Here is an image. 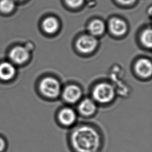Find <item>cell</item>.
<instances>
[{"label": "cell", "mask_w": 152, "mask_h": 152, "mask_svg": "<svg viewBox=\"0 0 152 152\" xmlns=\"http://www.w3.org/2000/svg\"><path fill=\"white\" fill-rule=\"evenodd\" d=\"M102 142L98 131L88 125L75 128L69 137V144L73 152H99Z\"/></svg>", "instance_id": "6da1fadb"}, {"label": "cell", "mask_w": 152, "mask_h": 152, "mask_svg": "<svg viewBox=\"0 0 152 152\" xmlns=\"http://www.w3.org/2000/svg\"><path fill=\"white\" fill-rule=\"evenodd\" d=\"M98 41L91 34H84L80 37L76 42L77 50L83 54H88L93 52L96 48Z\"/></svg>", "instance_id": "5b68a950"}, {"label": "cell", "mask_w": 152, "mask_h": 152, "mask_svg": "<svg viewBox=\"0 0 152 152\" xmlns=\"http://www.w3.org/2000/svg\"><path fill=\"white\" fill-rule=\"evenodd\" d=\"M115 91L113 87L109 83L102 82L96 85L92 91L93 100L100 103H107L115 97Z\"/></svg>", "instance_id": "7a4b0ae2"}, {"label": "cell", "mask_w": 152, "mask_h": 152, "mask_svg": "<svg viewBox=\"0 0 152 152\" xmlns=\"http://www.w3.org/2000/svg\"><path fill=\"white\" fill-rule=\"evenodd\" d=\"M19 1H22V0H19Z\"/></svg>", "instance_id": "d6986e66"}, {"label": "cell", "mask_w": 152, "mask_h": 152, "mask_svg": "<svg viewBox=\"0 0 152 152\" xmlns=\"http://www.w3.org/2000/svg\"><path fill=\"white\" fill-rule=\"evenodd\" d=\"M104 24L100 20H94L92 21L88 26V30L90 34L94 37L102 34L104 31Z\"/></svg>", "instance_id": "7c38bea8"}, {"label": "cell", "mask_w": 152, "mask_h": 152, "mask_svg": "<svg viewBox=\"0 0 152 152\" xmlns=\"http://www.w3.org/2000/svg\"><path fill=\"white\" fill-rule=\"evenodd\" d=\"M15 7V3L13 0H1L0 11L4 13H8L12 11Z\"/></svg>", "instance_id": "9a60e30c"}, {"label": "cell", "mask_w": 152, "mask_h": 152, "mask_svg": "<svg viewBox=\"0 0 152 152\" xmlns=\"http://www.w3.org/2000/svg\"><path fill=\"white\" fill-rule=\"evenodd\" d=\"M75 110L70 107H64L58 113V120L64 126H69L73 125L77 120Z\"/></svg>", "instance_id": "9c48e42d"}, {"label": "cell", "mask_w": 152, "mask_h": 152, "mask_svg": "<svg viewBox=\"0 0 152 152\" xmlns=\"http://www.w3.org/2000/svg\"><path fill=\"white\" fill-rule=\"evenodd\" d=\"M152 33L151 28L145 29L141 34L140 39L142 44L146 48L150 49L152 46Z\"/></svg>", "instance_id": "5bb4252c"}, {"label": "cell", "mask_w": 152, "mask_h": 152, "mask_svg": "<svg viewBox=\"0 0 152 152\" xmlns=\"http://www.w3.org/2000/svg\"><path fill=\"white\" fill-rule=\"evenodd\" d=\"M39 90L42 94L48 98L57 97L61 90L59 81L52 77H46L39 84Z\"/></svg>", "instance_id": "3957f363"}, {"label": "cell", "mask_w": 152, "mask_h": 152, "mask_svg": "<svg viewBox=\"0 0 152 152\" xmlns=\"http://www.w3.org/2000/svg\"><path fill=\"white\" fill-rule=\"evenodd\" d=\"M7 147V142L4 137L0 135V152H4Z\"/></svg>", "instance_id": "e0dca14e"}, {"label": "cell", "mask_w": 152, "mask_h": 152, "mask_svg": "<svg viewBox=\"0 0 152 152\" xmlns=\"http://www.w3.org/2000/svg\"><path fill=\"white\" fill-rule=\"evenodd\" d=\"M58 27L59 24L58 20L52 17L46 18L42 23L43 30L48 34L55 33L57 31Z\"/></svg>", "instance_id": "4fadbf2b"}, {"label": "cell", "mask_w": 152, "mask_h": 152, "mask_svg": "<svg viewBox=\"0 0 152 152\" xmlns=\"http://www.w3.org/2000/svg\"><path fill=\"white\" fill-rule=\"evenodd\" d=\"M16 66L8 60L0 62V81L8 83L12 81L17 75Z\"/></svg>", "instance_id": "8992f818"}, {"label": "cell", "mask_w": 152, "mask_h": 152, "mask_svg": "<svg viewBox=\"0 0 152 152\" xmlns=\"http://www.w3.org/2000/svg\"><path fill=\"white\" fill-rule=\"evenodd\" d=\"M78 109L82 115L90 116L95 113L97 109V106L96 102L93 99L86 98L80 102Z\"/></svg>", "instance_id": "30bf717a"}, {"label": "cell", "mask_w": 152, "mask_h": 152, "mask_svg": "<svg viewBox=\"0 0 152 152\" xmlns=\"http://www.w3.org/2000/svg\"><path fill=\"white\" fill-rule=\"evenodd\" d=\"M65 1L69 6L75 8L81 5L84 0H65Z\"/></svg>", "instance_id": "2e32d148"}, {"label": "cell", "mask_w": 152, "mask_h": 152, "mask_svg": "<svg viewBox=\"0 0 152 152\" xmlns=\"http://www.w3.org/2000/svg\"><path fill=\"white\" fill-rule=\"evenodd\" d=\"M135 71L137 74L142 78H148L152 73V64L147 58L138 59L135 65Z\"/></svg>", "instance_id": "ba28073f"}, {"label": "cell", "mask_w": 152, "mask_h": 152, "mask_svg": "<svg viewBox=\"0 0 152 152\" xmlns=\"http://www.w3.org/2000/svg\"><path fill=\"white\" fill-rule=\"evenodd\" d=\"M109 27L111 33L116 36H122L127 30L126 23L124 20L118 18L111 19L109 23Z\"/></svg>", "instance_id": "8fae6325"}, {"label": "cell", "mask_w": 152, "mask_h": 152, "mask_svg": "<svg viewBox=\"0 0 152 152\" xmlns=\"http://www.w3.org/2000/svg\"><path fill=\"white\" fill-rule=\"evenodd\" d=\"M82 96V91L80 87L71 84L67 86L63 90L62 97L65 102L69 103H74L78 102Z\"/></svg>", "instance_id": "52a82bcc"}, {"label": "cell", "mask_w": 152, "mask_h": 152, "mask_svg": "<svg viewBox=\"0 0 152 152\" xmlns=\"http://www.w3.org/2000/svg\"><path fill=\"white\" fill-rule=\"evenodd\" d=\"M30 56V50L22 45H15L8 52V61L15 66L24 65L28 61Z\"/></svg>", "instance_id": "277c9868"}, {"label": "cell", "mask_w": 152, "mask_h": 152, "mask_svg": "<svg viewBox=\"0 0 152 152\" xmlns=\"http://www.w3.org/2000/svg\"><path fill=\"white\" fill-rule=\"evenodd\" d=\"M119 3L123 5H130L134 3L136 0H117Z\"/></svg>", "instance_id": "ac0fdd59"}]
</instances>
